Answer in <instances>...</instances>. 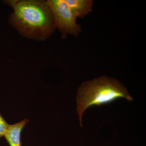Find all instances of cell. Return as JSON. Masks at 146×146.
<instances>
[{"instance_id":"cell-5","label":"cell","mask_w":146,"mask_h":146,"mask_svg":"<svg viewBox=\"0 0 146 146\" xmlns=\"http://www.w3.org/2000/svg\"><path fill=\"white\" fill-rule=\"evenodd\" d=\"M28 119H25L21 122L9 125L5 136L10 146H22L21 136L22 130L28 122Z\"/></svg>"},{"instance_id":"cell-1","label":"cell","mask_w":146,"mask_h":146,"mask_svg":"<svg viewBox=\"0 0 146 146\" xmlns=\"http://www.w3.org/2000/svg\"><path fill=\"white\" fill-rule=\"evenodd\" d=\"M6 2L13 9L9 23L22 36L43 41L53 33L54 21L46 1L9 0Z\"/></svg>"},{"instance_id":"cell-2","label":"cell","mask_w":146,"mask_h":146,"mask_svg":"<svg viewBox=\"0 0 146 146\" xmlns=\"http://www.w3.org/2000/svg\"><path fill=\"white\" fill-rule=\"evenodd\" d=\"M121 98L129 101L133 100L127 89L115 79L104 76L84 82L77 96V111L81 127L82 115L87 108L107 104Z\"/></svg>"},{"instance_id":"cell-3","label":"cell","mask_w":146,"mask_h":146,"mask_svg":"<svg viewBox=\"0 0 146 146\" xmlns=\"http://www.w3.org/2000/svg\"><path fill=\"white\" fill-rule=\"evenodd\" d=\"M46 1L52 13L56 28L59 30L62 38H66L68 34L78 36L82 31L81 26L77 23V18L65 0H48Z\"/></svg>"},{"instance_id":"cell-4","label":"cell","mask_w":146,"mask_h":146,"mask_svg":"<svg viewBox=\"0 0 146 146\" xmlns=\"http://www.w3.org/2000/svg\"><path fill=\"white\" fill-rule=\"evenodd\" d=\"M76 18H83L92 11V0H65Z\"/></svg>"},{"instance_id":"cell-6","label":"cell","mask_w":146,"mask_h":146,"mask_svg":"<svg viewBox=\"0 0 146 146\" xmlns=\"http://www.w3.org/2000/svg\"><path fill=\"white\" fill-rule=\"evenodd\" d=\"M9 125L0 113V137L5 136Z\"/></svg>"}]
</instances>
